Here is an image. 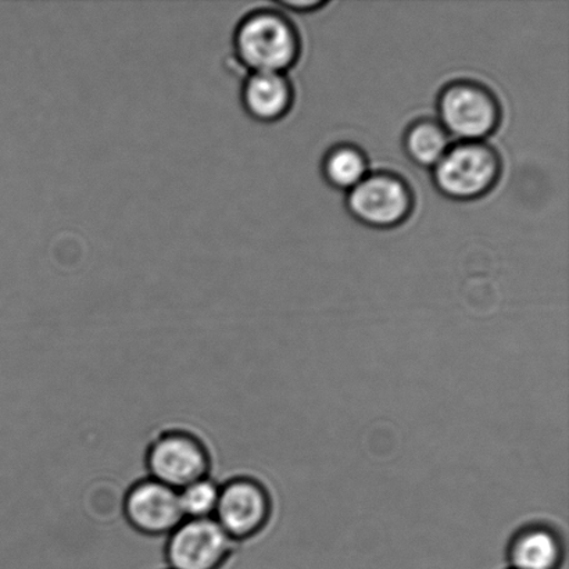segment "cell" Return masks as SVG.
<instances>
[{"label": "cell", "instance_id": "cell-2", "mask_svg": "<svg viewBox=\"0 0 569 569\" xmlns=\"http://www.w3.org/2000/svg\"><path fill=\"white\" fill-rule=\"evenodd\" d=\"M439 124L460 142H483L501 119L500 104L490 89L476 81L449 83L438 99Z\"/></svg>", "mask_w": 569, "mask_h": 569}, {"label": "cell", "instance_id": "cell-3", "mask_svg": "<svg viewBox=\"0 0 569 569\" xmlns=\"http://www.w3.org/2000/svg\"><path fill=\"white\" fill-rule=\"evenodd\" d=\"M501 172L499 154L483 142H459L433 167L435 186L450 199L473 200L487 194Z\"/></svg>", "mask_w": 569, "mask_h": 569}, {"label": "cell", "instance_id": "cell-5", "mask_svg": "<svg viewBox=\"0 0 569 569\" xmlns=\"http://www.w3.org/2000/svg\"><path fill=\"white\" fill-rule=\"evenodd\" d=\"M214 518L183 520L169 535L164 548L167 569H221L236 550Z\"/></svg>", "mask_w": 569, "mask_h": 569}, {"label": "cell", "instance_id": "cell-14", "mask_svg": "<svg viewBox=\"0 0 569 569\" xmlns=\"http://www.w3.org/2000/svg\"><path fill=\"white\" fill-rule=\"evenodd\" d=\"M283 8H287V9H293V10H298V11H301V10H310V9H316V8H321V6H323L322 2H287V3H282Z\"/></svg>", "mask_w": 569, "mask_h": 569}, {"label": "cell", "instance_id": "cell-8", "mask_svg": "<svg viewBox=\"0 0 569 569\" xmlns=\"http://www.w3.org/2000/svg\"><path fill=\"white\" fill-rule=\"evenodd\" d=\"M124 516L136 531L148 537L170 535L186 520L177 490L152 478L133 485L127 493Z\"/></svg>", "mask_w": 569, "mask_h": 569}, {"label": "cell", "instance_id": "cell-11", "mask_svg": "<svg viewBox=\"0 0 569 569\" xmlns=\"http://www.w3.org/2000/svg\"><path fill=\"white\" fill-rule=\"evenodd\" d=\"M407 156L417 166L433 169L451 147L449 133L439 121L423 119L412 122L405 136Z\"/></svg>", "mask_w": 569, "mask_h": 569}, {"label": "cell", "instance_id": "cell-13", "mask_svg": "<svg viewBox=\"0 0 569 569\" xmlns=\"http://www.w3.org/2000/svg\"><path fill=\"white\" fill-rule=\"evenodd\" d=\"M220 490V485L209 477L198 479L178 490L183 518L186 520L213 518L217 505H219Z\"/></svg>", "mask_w": 569, "mask_h": 569}, {"label": "cell", "instance_id": "cell-7", "mask_svg": "<svg viewBox=\"0 0 569 569\" xmlns=\"http://www.w3.org/2000/svg\"><path fill=\"white\" fill-rule=\"evenodd\" d=\"M272 501L264 485L253 478H233L220 490L214 520L232 540L259 535L270 522Z\"/></svg>", "mask_w": 569, "mask_h": 569}, {"label": "cell", "instance_id": "cell-12", "mask_svg": "<svg viewBox=\"0 0 569 569\" xmlns=\"http://www.w3.org/2000/svg\"><path fill=\"white\" fill-rule=\"evenodd\" d=\"M323 176L333 188L350 191L370 174L366 154L353 144H338L323 159Z\"/></svg>", "mask_w": 569, "mask_h": 569}, {"label": "cell", "instance_id": "cell-1", "mask_svg": "<svg viewBox=\"0 0 569 569\" xmlns=\"http://www.w3.org/2000/svg\"><path fill=\"white\" fill-rule=\"evenodd\" d=\"M233 58L248 72H284L300 53L298 31L280 10L254 9L238 21Z\"/></svg>", "mask_w": 569, "mask_h": 569}, {"label": "cell", "instance_id": "cell-4", "mask_svg": "<svg viewBox=\"0 0 569 569\" xmlns=\"http://www.w3.org/2000/svg\"><path fill=\"white\" fill-rule=\"evenodd\" d=\"M350 214L362 224L392 228L410 216L415 199L403 178L393 172H371L348 192Z\"/></svg>", "mask_w": 569, "mask_h": 569}, {"label": "cell", "instance_id": "cell-9", "mask_svg": "<svg viewBox=\"0 0 569 569\" xmlns=\"http://www.w3.org/2000/svg\"><path fill=\"white\" fill-rule=\"evenodd\" d=\"M565 559L566 545L560 532L543 522L518 529L507 548L511 569H560Z\"/></svg>", "mask_w": 569, "mask_h": 569}, {"label": "cell", "instance_id": "cell-10", "mask_svg": "<svg viewBox=\"0 0 569 569\" xmlns=\"http://www.w3.org/2000/svg\"><path fill=\"white\" fill-rule=\"evenodd\" d=\"M241 100L244 110L254 120L274 122L292 108V83L284 72H248L242 83Z\"/></svg>", "mask_w": 569, "mask_h": 569}, {"label": "cell", "instance_id": "cell-6", "mask_svg": "<svg viewBox=\"0 0 569 569\" xmlns=\"http://www.w3.org/2000/svg\"><path fill=\"white\" fill-rule=\"evenodd\" d=\"M150 478L167 487L181 490L209 476L210 457L198 438L188 432L160 435L147 455Z\"/></svg>", "mask_w": 569, "mask_h": 569}]
</instances>
